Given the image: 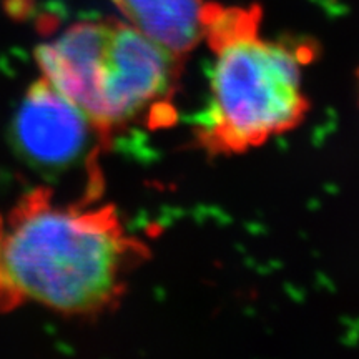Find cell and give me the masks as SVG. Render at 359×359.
Segmentation results:
<instances>
[{
    "label": "cell",
    "mask_w": 359,
    "mask_h": 359,
    "mask_svg": "<svg viewBox=\"0 0 359 359\" xmlns=\"http://www.w3.org/2000/svg\"><path fill=\"white\" fill-rule=\"evenodd\" d=\"M64 203L50 188L0 210V311L37 304L65 316L118 306L148 257L111 205Z\"/></svg>",
    "instance_id": "cell-1"
},
{
    "label": "cell",
    "mask_w": 359,
    "mask_h": 359,
    "mask_svg": "<svg viewBox=\"0 0 359 359\" xmlns=\"http://www.w3.org/2000/svg\"><path fill=\"white\" fill-rule=\"evenodd\" d=\"M145 37L185 58L205 40L203 0H111Z\"/></svg>",
    "instance_id": "cell-5"
},
{
    "label": "cell",
    "mask_w": 359,
    "mask_h": 359,
    "mask_svg": "<svg viewBox=\"0 0 359 359\" xmlns=\"http://www.w3.org/2000/svg\"><path fill=\"white\" fill-rule=\"evenodd\" d=\"M12 137L27 163L50 173L93 160V143H107L88 116L43 77L27 90L13 116Z\"/></svg>",
    "instance_id": "cell-4"
},
{
    "label": "cell",
    "mask_w": 359,
    "mask_h": 359,
    "mask_svg": "<svg viewBox=\"0 0 359 359\" xmlns=\"http://www.w3.org/2000/svg\"><path fill=\"white\" fill-rule=\"evenodd\" d=\"M257 6H205V40L215 62L210 103L196 120L195 137L212 155L243 154L294 130L309 110L303 90L306 45L259 35Z\"/></svg>",
    "instance_id": "cell-2"
},
{
    "label": "cell",
    "mask_w": 359,
    "mask_h": 359,
    "mask_svg": "<svg viewBox=\"0 0 359 359\" xmlns=\"http://www.w3.org/2000/svg\"><path fill=\"white\" fill-rule=\"evenodd\" d=\"M35 58L42 77L72 100L102 137L132 125L173 123L183 58L114 19L72 24Z\"/></svg>",
    "instance_id": "cell-3"
}]
</instances>
